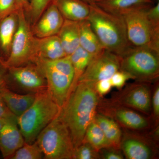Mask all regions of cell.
Returning <instances> with one entry per match:
<instances>
[{"label":"cell","mask_w":159,"mask_h":159,"mask_svg":"<svg viewBox=\"0 0 159 159\" xmlns=\"http://www.w3.org/2000/svg\"><path fill=\"white\" fill-rule=\"evenodd\" d=\"M70 57L74 69V77L69 97L76 88L80 78L85 71L93 56L80 47L70 55Z\"/></svg>","instance_id":"cell-24"},{"label":"cell","mask_w":159,"mask_h":159,"mask_svg":"<svg viewBox=\"0 0 159 159\" xmlns=\"http://www.w3.org/2000/svg\"><path fill=\"white\" fill-rule=\"evenodd\" d=\"M31 62L37 65L46 78L50 96L62 107L68 98L74 77L70 56L53 60L35 57Z\"/></svg>","instance_id":"cell-4"},{"label":"cell","mask_w":159,"mask_h":159,"mask_svg":"<svg viewBox=\"0 0 159 159\" xmlns=\"http://www.w3.org/2000/svg\"><path fill=\"white\" fill-rule=\"evenodd\" d=\"M151 6L131 10L123 17L131 45L148 47L159 52V26L153 25L147 16V9Z\"/></svg>","instance_id":"cell-7"},{"label":"cell","mask_w":159,"mask_h":159,"mask_svg":"<svg viewBox=\"0 0 159 159\" xmlns=\"http://www.w3.org/2000/svg\"><path fill=\"white\" fill-rule=\"evenodd\" d=\"M152 106L154 116L156 118L157 121L159 119V85H157L155 89L152 99Z\"/></svg>","instance_id":"cell-34"},{"label":"cell","mask_w":159,"mask_h":159,"mask_svg":"<svg viewBox=\"0 0 159 159\" xmlns=\"http://www.w3.org/2000/svg\"><path fill=\"white\" fill-rule=\"evenodd\" d=\"M36 93L21 94L16 93L7 87L0 90V95L9 110L20 117L33 104Z\"/></svg>","instance_id":"cell-16"},{"label":"cell","mask_w":159,"mask_h":159,"mask_svg":"<svg viewBox=\"0 0 159 159\" xmlns=\"http://www.w3.org/2000/svg\"><path fill=\"white\" fill-rule=\"evenodd\" d=\"M120 148L129 159H149L153 157L152 148L147 142L135 136L127 135L121 140Z\"/></svg>","instance_id":"cell-18"},{"label":"cell","mask_w":159,"mask_h":159,"mask_svg":"<svg viewBox=\"0 0 159 159\" xmlns=\"http://www.w3.org/2000/svg\"><path fill=\"white\" fill-rule=\"evenodd\" d=\"M66 56H70L80 47L79 22L64 20L57 34Z\"/></svg>","instance_id":"cell-21"},{"label":"cell","mask_w":159,"mask_h":159,"mask_svg":"<svg viewBox=\"0 0 159 159\" xmlns=\"http://www.w3.org/2000/svg\"><path fill=\"white\" fill-rule=\"evenodd\" d=\"M152 2H153L154 3H155V2H157V1H158V0H151Z\"/></svg>","instance_id":"cell-40"},{"label":"cell","mask_w":159,"mask_h":159,"mask_svg":"<svg viewBox=\"0 0 159 159\" xmlns=\"http://www.w3.org/2000/svg\"><path fill=\"white\" fill-rule=\"evenodd\" d=\"M99 157V152L88 142H83L81 145L74 149L72 159H95Z\"/></svg>","instance_id":"cell-28"},{"label":"cell","mask_w":159,"mask_h":159,"mask_svg":"<svg viewBox=\"0 0 159 159\" xmlns=\"http://www.w3.org/2000/svg\"><path fill=\"white\" fill-rule=\"evenodd\" d=\"M46 159H70L74 148L68 127L59 114L40 133L36 140Z\"/></svg>","instance_id":"cell-5"},{"label":"cell","mask_w":159,"mask_h":159,"mask_svg":"<svg viewBox=\"0 0 159 159\" xmlns=\"http://www.w3.org/2000/svg\"><path fill=\"white\" fill-rule=\"evenodd\" d=\"M120 68V57L105 49L93 57L78 82L96 83L102 80L110 79Z\"/></svg>","instance_id":"cell-10"},{"label":"cell","mask_w":159,"mask_h":159,"mask_svg":"<svg viewBox=\"0 0 159 159\" xmlns=\"http://www.w3.org/2000/svg\"><path fill=\"white\" fill-rule=\"evenodd\" d=\"M83 142H88L98 152L111 147L103 131L94 120L89 125Z\"/></svg>","instance_id":"cell-25"},{"label":"cell","mask_w":159,"mask_h":159,"mask_svg":"<svg viewBox=\"0 0 159 159\" xmlns=\"http://www.w3.org/2000/svg\"><path fill=\"white\" fill-rule=\"evenodd\" d=\"M7 117H6V118H0V131H1V129H2L3 125H4V123H5V122H6V118H7Z\"/></svg>","instance_id":"cell-38"},{"label":"cell","mask_w":159,"mask_h":159,"mask_svg":"<svg viewBox=\"0 0 159 159\" xmlns=\"http://www.w3.org/2000/svg\"><path fill=\"white\" fill-rule=\"evenodd\" d=\"M94 3L106 11L122 16L131 10L154 4L151 0H97Z\"/></svg>","instance_id":"cell-20"},{"label":"cell","mask_w":159,"mask_h":159,"mask_svg":"<svg viewBox=\"0 0 159 159\" xmlns=\"http://www.w3.org/2000/svg\"><path fill=\"white\" fill-rule=\"evenodd\" d=\"M18 9H23L25 11L29 6V0H16Z\"/></svg>","instance_id":"cell-37"},{"label":"cell","mask_w":159,"mask_h":159,"mask_svg":"<svg viewBox=\"0 0 159 159\" xmlns=\"http://www.w3.org/2000/svg\"><path fill=\"white\" fill-rule=\"evenodd\" d=\"M89 4L90 12L87 19L102 45L121 57L133 47L129 42L123 16L106 11L95 3Z\"/></svg>","instance_id":"cell-2"},{"label":"cell","mask_w":159,"mask_h":159,"mask_svg":"<svg viewBox=\"0 0 159 159\" xmlns=\"http://www.w3.org/2000/svg\"><path fill=\"white\" fill-rule=\"evenodd\" d=\"M119 149L109 147L103 148L99 151H101V156L102 158L105 159H122L124 157Z\"/></svg>","instance_id":"cell-31"},{"label":"cell","mask_w":159,"mask_h":159,"mask_svg":"<svg viewBox=\"0 0 159 159\" xmlns=\"http://www.w3.org/2000/svg\"><path fill=\"white\" fill-rule=\"evenodd\" d=\"M80 47L92 55H98L105 50L88 20L79 21Z\"/></svg>","instance_id":"cell-22"},{"label":"cell","mask_w":159,"mask_h":159,"mask_svg":"<svg viewBox=\"0 0 159 159\" xmlns=\"http://www.w3.org/2000/svg\"><path fill=\"white\" fill-rule=\"evenodd\" d=\"M43 158V154L37 142L31 144L25 142L10 157L11 159H41Z\"/></svg>","instance_id":"cell-27"},{"label":"cell","mask_w":159,"mask_h":159,"mask_svg":"<svg viewBox=\"0 0 159 159\" xmlns=\"http://www.w3.org/2000/svg\"><path fill=\"white\" fill-rule=\"evenodd\" d=\"M12 114L6 106L0 95V118H6Z\"/></svg>","instance_id":"cell-36"},{"label":"cell","mask_w":159,"mask_h":159,"mask_svg":"<svg viewBox=\"0 0 159 159\" xmlns=\"http://www.w3.org/2000/svg\"><path fill=\"white\" fill-rule=\"evenodd\" d=\"M7 69L0 62V90L6 87Z\"/></svg>","instance_id":"cell-35"},{"label":"cell","mask_w":159,"mask_h":159,"mask_svg":"<svg viewBox=\"0 0 159 159\" xmlns=\"http://www.w3.org/2000/svg\"><path fill=\"white\" fill-rule=\"evenodd\" d=\"M81 1L88 3V4H90V3H95L97 0H81Z\"/></svg>","instance_id":"cell-39"},{"label":"cell","mask_w":159,"mask_h":159,"mask_svg":"<svg viewBox=\"0 0 159 159\" xmlns=\"http://www.w3.org/2000/svg\"><path fill=\"white\" fill-rule=\"evenodd\" d=\"M111 87L110 79L102 80L95 83V88L99 96H104L108 93Z\"/></svg>","instance_id":"cell-33"},{"label":"cell","mask_w":159,"mask_h":159,"mask_svg":"<svg viewBox=\"0 0 159 159\" xmlns=\"http://www.w3.org/2000/svg\"><path fill=\"white\" fill-rule=\"evenodd\" d=\"M56 0H29V6L25 11L27 20L31 26L34 25L43 12Z\"/></svg>","instance_id":"cell-26"},{"label":"cell","mask_w":159,"mask_h":159,"mask_svg":"<svg viewBox=\"0 0 159 159\" xmlns=\"http://www.w3.org/2000/svg\"><path fill=\"white\" fill-rule=\"evenodd\" d=\"M120 70L132 79L150 82L159 77V52L148 47H131L120 57Z\"/></svg>","instance_id":"cell-6"},{"label":"cell","mask_w":159,"mask_h":159,"mask_svg":"<svg viewBox=\"0 0 159 159\" xmlns=\"http://www.w3.org/2000/svg\"><path fill=\"white\" fill-rule=\"evenodd\" d=\"M18 24V11L0 20V62L3 65L10 54Z\"/></svg>","instance_id":"cell-15"},{"label":"cell","mask_w":159,"mask_h":159,"mask_svg":"<svg viewBox=\"0 0 159 159\" xmlns=\"http://www.w3.org/2000/svg\"><path fill=\"white\" fill-rule=\"evenodd\" d=\"M100 107L101 113L110 117L126 128L141 130L148 127L149 122L145 117L131 109L106 101Z\"/></svg>","instance_id":"cell-12"},{"label":"cell","mask_w":159,"mask_h":159,"mask_svg":"<svg viewBox=\"0 0 159 159\" xmlns=\"http://www.w3.org/2000/svg\"><path fill=\"white\" fill-rule=\"evenodd\" d=\"M64 20L56 4H51L34 25L31 26L32 34L37 38L57 35Z\"/></svg>","instance_id":"cell-14"},{"label":"cell","mask_w":159,"mask_h":159,"mask_svg":"<svg viewBox=\"0 0 159 159\" xmlns=\"http://www.w3.org/2000/svg\"><path fill=\"white\" fill-rule=\"evenodd\" d=\"M99 102L95 83L79 82L61 108L59 116L68 127L74 149L83 142L87 129L95 119Z\"/></svg>","instance_id":"cell-1"},{"label":"cell","mask_w":159,"mask_h":159,"mask_svg":"<svg viewBox=\"0 0 159 159\" xmlns=\"http://www.w3.org/2000/svg\"><path fill=\"white\" fill-rule=\"evenodd\" d=\"M60 109L48 89L36 93L33 104L17 118L25 142L34 143L42 130L58 115Z\"/></svg>","instance_id":"cell-3"},{"label":"cell","mask_w":159,"mask_h":159,"mask_svg":"<svg viewBox=\"0 0 159 159\" xmlns=\"http://www.w3.org/2000/svg\"><path fill=\"white\" fill-rule=\"evenodd\" d=\"M113 148L119 149L122 132L118 123L113 119L102 113L96 114L94 119Z\"/></svg>","instance_id":"cell-23"},{"label":"cell","mask_w":159,"mask_h":159,"mask_svg":"<svg viewBox=\"0 0 159 159\" xmlns=\"http://www.w3.org/2000/svg\"><path fill=\"white\" fill-rule=\"evenodd\" d=\"M148 83L136 81L129 84L113 100L109 101L145 114H149L151 110L152 97Z\"/></svg>","instance_id":"cell-11"},{"label":"cell","mask_w":159,"mask_h":159,"mask_svg":"<svg viewBox=\"0 0 159 159\" xmlns=\"http://www.w3.org/2000/svg\"><path fill=\"white\" fill-rule=\"evenodd\" d=\"M132 79L130 75L122 70L117 71L110 78L112 87L121 89L129 79Z\"/></svg>","instance_id":"cell-30"},{"label":"cell","mask_w":159,"mask_h":159,"mask_svg":"<svg viewBox=\"0 0 159 159\" xmlns=\"http://www.w3.org/2000/svg\"><path fill=\"white\" fill-rule=\"evenodd\" d=\"M7 69L6 87L11 91L37 93L48 89L46 78L34 62Z\"/></svg>","instance_id":"cell-9"},{"label":"cell","mask_w":159,"mask_h":159,"mask_svg":"<svg viewBox=\"0 0 159 159\" xmlns=\"http://www.w3.org/2000/svg\"><path fill=\"white\" fill-rule=\"evenodd\" d=\"M147 16L153 25L159 26V0L147 10Z\"/></svg>","instance_id":"cell-32"},{"label":"cell","mask_w":159,"mask_h":159,"mask_svg":"<svg viewBox=\"0 0 159 159\" xmlns=\"http://www.w3.org/2000/svg\"><path fill=\"white\" fill-rule=\"evenodd\" d=\"M18 9L16 0H0V20Z\"/></svg>","instance_id":"cell-29"},{"label":"cell","mask_w":159,"mask_h":159,"mask_svg":"<svg viewBox=\"0 0 159 159\" xmlns=\"http://www.w3.org/2000/svg\"><path fill=\"white\" fill-rule=\"evenodd\" d=\"M25 143L18 125L17 117L12 114L6 118L0 131V151L3 157L10 159Z\"/></svg>","instance_id":"cell-13"},{"label":"cell","mask_w":159,"mask_h":159,"mask_svg":"<svg viewBox=\"0 0 159 159\" xmlns=\"http://www.w3.org/2000/svg\"><path fill=\"white\" fill-rule=\"evenodd\" d=\"M66 56V55L57 35L43 38L35 37L34 57L53 60Z\"/></svg>","instance_id":"cell-17"},{"label":"cell","mask_w":159,"mask_h":159,"mask_svg":"<svg viewBox=\"0 0 159 159\" xmlns=\"http://www.w3.org/2000/svg\"><path fill=\"white\" fill-rule=\"evenodd\" d=\"M55 4L65 20L79 22L89 14V4L81 0H56Z\"/></svg>","instance_id":"cell-19"},{"label":"cell","mask_w":159,"mask_h":159,"mask_svg":"<svg viewBox=\"0 0 159 159\" xmlns=\"http://www.w3.org/2000/svg\"><path fill=\"white\" fill-rule=\"evenodd\" d=\"M19 24L15 35L9 57L3 63L7 68L25 65L31 62L34 57L35 37L26 17L25 10H18Z\"/></svg>","instance_id":"cell-8"}]
</instances>
